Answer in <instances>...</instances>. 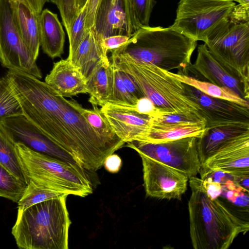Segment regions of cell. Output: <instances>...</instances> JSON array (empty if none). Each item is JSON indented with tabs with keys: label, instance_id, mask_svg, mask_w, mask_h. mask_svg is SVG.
Listing matches in <instances>:
<instances>
[{
	"label": "cell",
	"instance_id": "obj_1",
	"mask_svg": "<svg viewBox=\"0 0 249 249\" xmlns=\"http://www.w3.org/2000/svg\"><path fill=\"white\" fill-rule=\"evenodd\" d=\"M5 76L23 115L79 166L96 171L122 147L95 131L80 112L77 101L66 99L45 82L12 70Z\"/></svg>",
	"mask_w": 249,
	"mask_h": 249
},
{
	"label": "cell",
	"instance_id": "obj_2",
	"mask_svg": "<svg viewBox=\"0 0 249 249\" xmlns=\"http://www.w3.org/2000/svg\"><path fill=\"white\" fill-rule=\"evenodd\" d=\"M189 179L192 193L188 208L193 248L228 249L239 234L249 231V223L233 214L219 197L208 195L201 179Z\"/></svg>",
	"mask_w": 249,
	"mask_h": 249
},
{
	"label": "cell",
	"instance_id": "obj_3",
	"mask_svg": "<svg viewBox=\"0 0 249 249\" xmlns=\"http://www.w3.org/2000/svg\"><path fill=\"white\" fill-rule=\"evenodd\" d=\"M63 194L18 213L12 229L18 247L24 249H68L71 224Z\"/></svg>",
	"mask_w": 249,
	"mask_h": 249
},
{
	"label": "cell",
	"instance_id": "obj_4",
	"mask_svg": "<svg viewBox=\"0 0 249 249\" xmlns=\"http://www.w3.org/2000/svg\"><path fill=\"white\" fill-rule=\"evenodd\" d=\"M197 41L171 26H142L120 47L140 62L186 74Z\"/></svg>",
	"mask_w": 249,
	"mask_h": 249
},
{
	"label": "cell",
	"instance_id": "obj_5",
	"mask_svg": "<svg viewBox=\"0 0 249 249\" xmlns=\"http://www.w3.org/2000/svg\"><path fill=\"white\" fill-rule=\"evenodd\" d=\"M111 52V64L118 70L130 74L144 97L161 112H194L201 115L199 106L186 96L183 83L170 75L167 71L138 62L120 48Z\"/></svg>",
	"mask_w": 249,
	"mask_h": 249
},
{
	"label": "cell",
	"instance_id": "obj_6",
	"mask_svg": "<svg viewBox=\"0 0 249 249\" xmlns=\"http://www.w3.org/2000/svg\"><path fill=\"white\" fill-rule=\"evenodd\" d=\"M15 149L27 184L32 181L62 194L82 197L93 193L90 178L77 164L37 152L20 142L15 143Z\"/></svg>",
	"mask_w": 249,
	"mask_h": 249
},
{
	"label": "cell",
	"instance_id": "obj_7",
	"mask_svg": "<svg viewBox=\"0 0 249 249\" xmlns=\"http://www.w3.org/2000/svg\"><path fill=\"white\" fill-rule=\"evenodd\" d=\"M203 42L216 59L249 81V22L233 23L225 19Z\"/></svg>",
	"mask_w": 249,
	"mask_h": 249
},
{
	"label": "cell",
	"instance_id": "obj_8",
	"mask_svg": "<svg viewBox=\"0 0 249 249\" xmlns=\"http://www.w3.org/2000/svg\"><path fill=\"white\" fill-rule=\"evenodd\" d=\"M235 5L231 0H180L173 29L197 41L223 20Z\"/></svg>",
	"mask_w": 249,
	"mask_h": 249
},
{
	"label": "cell",
	"instance_id": "obj_9",
	"mask_svg": "<svg viewBox=\"0 0 249 249\" xmlns=\"http://www.w3.org/2000/svg\"><path fill=\"white\" fill-rule=\"evenodd\" d=\"M197 140L188 137L160 143L132 141L127 142L126 146L177 169L189 179L196 177L202 167Z\"/></svg>",
	"mask_w": 249,
	"mask_h": 249
},
{
	"label": "cell",
	"instance_id": "obj_10",
	"mask_svg": "<svg viewBox=\"0 0 249 249\" xmlns=\"http://www.w3.org/2000/svg\"><path fill=\"white\" fill-rule=\"evenodd\" d=\"M0 62L9 70L41 79L36 60L24 43L15 24L10 0H0Z\"/></svg>",
	"mask_w": 249,
	"mask_h": 249
},
{
	"label": "cell",
	"instance_id": "obj_11",
	"mask_svg": "<svg viewBox=\"0 0 249 249\" xmlns=\"http://www.w3.org/2000/svg\"><path fill=\"white\" fill-rule=\"evenodd\" d=\"M143 186L147 196L160 199L181 200L188 178L164 163L142 154Z\"/></svg>",
	"mask_w": 249,
	"mask_h": 249
},
{
	"label": "cell",
	"instance_id": "obj_12",
	"mask_svg": "<svg viewBox=\"0 0 249 249\" xmlns=\"http://www.w3.org/2000/svg\"><path fill=\"white\" fill-rule=\"evenodd\" d=\"M186 96L198 105L206 121V129L215 127L249 124V107L229 100L209 96L183 83Z\"/></svg>",
	"mask_w": 249,
	"mask_h": 249
},
{
	"label": "cell",
	"instance_id": "obj_13",
	"mask_svg": "<svg viewBox=\"0 0 249 249\" xmlns=\"http://www.w3.org/2000/svg\"><path fill=\"white\" fill-rule=\"evenodd\" d=\"M140 27L131 0H101L92 29L101 39L116 35L131 37Z\"/></svg>",
	"mask_w": 249,
	"mask_h": 249
},
{
	"label": "cell",
	"instance_id": "obj_14",
	"mask_svg": "<svg viewBox=\"0 0 249 249\" xmlns=\"http://www.w3.org/2000/svg\"><path fill=\"white\" fill-rule=\"evenodd\" d=\"M189 71L199 74L218 86L229 88L249 101V81L216 59L204 43L198 46L196 61L190 65L187 73Z\"/></svg>",
	"mask_w": 249,
	"mask_h": 249
},
{
	"label": "cell",
	"instance_id": "obj_15",
	"mask_svg": "<svg viewBox=\"0 0 249 249\" xmlns=\"http://www.w3.org/2000/svg\"><path fill=\"white\" fill-rule=\"evenodd\" d=\"M116 135L125 143L142 141L151 126V117L135 106L107 103L100 108Z\"/></svg>",
	"mask_w": 249,
	"mask_h": 249
},
{
	"label": "cell",
	"instance_id": "obj_16",
	"mask_svg": "<svg viewBox=\"0 0 249 249\" xmlns=\"http://www.w3.org/2000/svg\"><path fill=\"white\" fill-rule=\"evenodd\" d=\"M0 122L9 132L16 142H22L37 152L76 164L70 156L43 134L23 115L5 118L0 120Z\"/></svg>",
	"mask_w": 249,
	"mask_h": 249
},
{
	"label": "cell",
	"instance_id": "obj_17",
	"mask_svg": "<svg viewBox=\"0 0 249 249\" xmlns=\"http://www.w3.org/2000/svg\"><path fill=\"white\" fill-rule=\"evenodd\" d=\"M233 177L249 176V132L242 134L209 158L201 167Z\"/></svg>",
	"mask_w": 249,
	"mask_h": 249
},
{
	"label": "cell",
	"instance_id": "obj_18",
	"mask_svg": "<svg viewBox=\"0 0 249 249\" xmlns=\"http://www.w3.org/2000/svg\"><path fill=\"white\" fill-rule=\"evenodd\" d=\"M45 82L64 97L88 93L85 77L68 58L54 63Z\"/></svg>",
	"mask_w": 249,
	"mask_h": 249
},
{
	"label": "cell",
	"instance_id": "obj_19",
	"mask_svg": "<svg viewBox=\"0 0 249 249\" xmlns=\"http://www.w3.org/2000/svg\"><path fill=\"white\" fill-rule=\"evenodd\" d=\"M14 19L20 35L35 60L39 52V16L26 0H10Z\"/></svg>",
	"mask_w": 249,
	"mask_h": 249
},
{
	"label": "cell",
	"instance_id": "obj_20",
	"mask_svg": "<svg viewBox=\"0 0 249 249\" xmlns=\"http://www.w3.org/2000/svg\"><path fill=\"white\" fill-rule=\"evenodd\" d=\"M249 132V124L226 125L206 129L197 138V146L202 166L207 159L237 137Z\"/></svg>",
	"mask_w": 249,
	"mask_h": 249
},
{
	"label": "cell",
	"instance_id": "obj_21",
	"mask_svg": "<svg viewBox=\"0 0 249 249\" xmlns=\"http://www.w3.org/2000/svg\"><path fill=\"white\" fill-rule=\"evenodd\" d=\"M40 45L43 52L53 59L64 53L65 33L57 15L48 9L39 16Z\"/></svg>",
	"mask_w": 249,
	"mask_h": 249
},
{
	"label": "cell",
	"instance_id": "obj_22",
	"mask_svg": "<svg viewBox=\"0 0 249 249\" xmlns=\"http://www.w3.org/2000/svg\"><path fill=\"white\" fill-rule=\"evenodd\" d=\"M101 40L92 28L87 30L74 53L68 57L85 78L100 61L109 59L103 51Z\"/></svg>",
	"mask_w": 249,
	"mask_h": 249
},
{
	"label": "cell",
	"instance_id": "obj_23",
	"mask_svg": "<svg viewBox=\"0 0 249 249\" xmlns=\"http://www.w3.org/2000/svg\"><path fill=\"white\" fill-rule=\"evenodd\" d=\"M113 67L109 60H102L86 78L89 101L92 106L107 103L112 85Z\"/></svg>",
	"mask_w": 249,
	"mask_h": 249
},
{
	"label": "cell",
	"instance_id": "obj_24",
	"mask_svg": "<svg viewBox=\"0 0 249 249\" xmlns=\"http://www.w3.org/2000/svg\"><path fill=\"white\" fill-rule=\"evenodd\" d=\"M206 129V122L183 125H151L141 142L160 143L185 137H200Z\"/></svg>",
	"mask_w": 249,
	"mask_h": 249
},
{
	"label": "cell",
	"instance_id": "obj_25",
	"mask_svg": "<svg viewBox=\"0 0 249 249\" xmlns=\"http://www.w3.org/2000/svg\"><path fill=\"white\" fill-rule=\"evenodd\" d=\"M167 72L181 82L190 85L209 96L229 100L249 107V101L242 98L229 88L221 87L209 82L201 81L181 73H175L168 71Z\"/></svg>",
	"mask_w": 249,
	"mask_h": 249
},
{
	"label": "cell",
	"instance_id": "obj_26",
	"mask_svg": "<svg viewBox=\"0 0 249 249\" xmlns=\"http://www.w3.org/2000/svg\"><path fill=\"white\" fill-rule=\"evenodd\" d=\"M15 143L9 132L0 122V164L27 184L18 159Z\"/></svg>",
	"mask_w": 249,
	"mask_h": 249
},
{
	"label": "cell",
	"instance_id": "obj_27",
	"mask_svg": "<svg viewBox=\"0 0 249 249\" xmlns=\"http://www.w3.org/2000/svg\"><path fill=\"white\" fill-rule=\"evenodd\" d=\"M97 107L95 106H93L92 109H87L79 104L78 108L87 122L100 136L122 147L125 142L116 135L100 108Z\"/></svg>",
	"mask_w": 249,
	"mask_h": 249
},
{
	"label": "cell",
	"instance_id": "obj_28",
	"mask_svg": "<svg viewBox=\"0 0 249 249\" xmlns=\"http://www.w3.org/2000/svg\"><path fill=\"white\" fill-rule=\"evenodd\" d=\"M27 184L0 164V196L18 203Z\"/></svg>",
	"mask_w": 249,
	"mask_h": 249
},
{
	"label": "cell",
	"instance_id": "obj_29",
	"mask_svg": "<svg viewBox=\"0 0 249 249\" xmlns=\"http://www.w3.org/2000/svg\"><path fill=\"white\" fill-rule=\"evenodd\" d=\"M63 195L58 192L41 187L29 181L21 198L18 202V213L44 201Z\"/></svg>",
	"mask_w": 249,
	"mask_h": 249
},
{
	"label": "cell",
	"instance_id": "obj_30",
	"mask_svg": "<svg viewBox=\"0 0 249 249\" xmlns=\"http://www.w3.org/2000/svg\"><path fill=\"white\" fill-rule=\"evenodd\" d=\"M23 115L20 105L12 93L6 76L0 78V120Z\"/></svg>",
	"mask_w": 249,
	"mask_h": 249
},
{
	"label": "cell",
	"instance_id": "obj_31",
	"mask_svg": "<svg viewBox=\"0 0 249 249\" xmlns=\"http://www.w3.org/2000/svg\"><path fill=\"white\" fill-rule=\"evenodd\" d=\"M112 65L113 67L112 85L107 103L124 106H135L138 100L127 91L122 81L119 71L112 64Z\"/></svg>",
	"mask_w": 249,
	"mask_h": 249
},
{
	"label": "cell",
	"instance_id": "obj_32",
	"mask_svg": "<svg viewBox=\"0 0 249 249\" xmlns=\"http://www.w3.org/2000/svg\"><path fill=\"white\" fill-rule=\"evenodd\" d=\"M87 12V3L78 13L72 23L68 36L69 40L68 58H71L73 55L85 36L86 32L85 23Z\"/></svg>",
	"mask_w": 249,
	"mask_h": 249
},
{
	"label": "cell",
	"instance_id": "obj_33",
	"mask_svg": "<svg viewBox=\"0 0 249 249\" xmlns=\"http://www.w3.org/2000/svg\"><path fill=\"white\" fill-rule=\"evenodd\" d=\"M55 5L59 10L63 24L68 36L72 23L78 14L75 0H57Z\"/></svg>",
	"mask_w": 249,
	"mask_h": 249
},
{
	"label": "cell",
	"instance_id": "obj_34",
	"mask_svg": "<svg viewBox=\"0 0 249 249\" xmlns=\"http://www.w3.org/2000/svg\"><path fill=\"white\" fill-rule=\"evenodd\" d=\"M138 21L142 26H148L154 0H131Z\"/></svg>",
	"mask_w": 249,
	"mask_h": 249
},
{
	"label": "cell",
	"instance_id": "obj_35",
	"mask_svg": "<svg viewBox=\"0 0 249 249\" xmlns=\"http://www.w3.org/2000/svg\"><path fill=\"white\" fill-rule=\"evenodd\" d=\"M229 20L233 23L249 22V3L235 4L230 13Z\"/></svg>",
	"mask_w": 249,
	"mask_h": 249
},
{
	"label": "cell",
	"instance_id": "obj_36",
	"mask_svg": "<svg viewBox=\"0 0 249 249\" xmlns=\"http://www.w3.org/2000/svg\"><path fill=\"white\" fill-rule=\"evenodd\" d=\"M130 38V36H126L116 35L102 39L101 45L104 53L107 55L108 51L121 47L126 43Z\"/></svg>",
	"mask_w": 249,
	"mask_h": 249
},
{
	"label": "cell",
	"instance_id": "obj_37",
	"mask_svg": "<svg viewBox=\"0 0 249 249\" xmlns=\"http://www.w3.org/2000/svg\"><path fill=\"white\" fill-rule=\"evenodd\" d=\"M119 72L125 88L132 96L138 100L144 97L136 82L130 74L121 71Z\"/></svg>",
	"mask_w": 249,
	"mask_h": 249
},
{
	"label": "cell",
	"instance_id": "obj_38",
	"mask_svg": "<svg viewBox=\"0 0 249 249\" xmlns=\"http://www.w3.org/2000/svg\"><path fill=\"white\" fill-rule=\"evenodd\" d=\"M135 108L140 113L149 115L153 117L160 112V109L156 107L153 102L146 97L140 99Z\"/></svg>",
	"mask_w": 249,
	"mask_h": 249
},
{
	"label": "cell",
	"instance_id": "obj_39",
	"mask_svg": "<svg viewBox=\"0 0 249 249\" xmlns=\"http://www.w3.org/2000/svg\"><path fill=\"white\" fill-rule=\"evenodd\" d=\"M100 1L101 0H88L86 31L93 28L96 11Z\"/></svg>",
	"mask_w": 249,
	"mask_h": 249
},
{
	"label": "cell",
	"instance_id": "obj_40",
	"mask_svg": "<svg viewBox=\"0 0 249 249\" xmlns=\"http://www.w3.org/2000/svg\"><path fill=\"white\" fill-rule=\"evenodd\" d=\"M122 165V160L117 154L114 153L108 156L105 160L104 165L105 169L109 172H118Z\"/></svg>",
	"mask_w": 249,
	"mask_h": 249
},
{
	"label": "cell",
	"instance_id": "obj_41",
	"mask_svg": "<svg viewBox=\"0 0 249 249\" xmlns=\"http://www.w3.org/2000/svg\"><path fill=\"white\" fill-rule=\"evenodd\" d=\"M32 8L38 14L43 10V8L47 0H26Z\"/></svg>",
	"mask_w": 249,
	"mask_h": 249
},
{
	"label": "cell",
	"instance_id": "obj_42",
	"mask_svg": "<svg viewBox=\"0 0 249 249\" xmlns=\"http://www.w3.org/2000/svg\"><path fill=\"white\" fill-rule=\"evenodd\" d=\"M88 0H75L76 7L78 13L86 5Z\"/></svg>",
	"mask_w": 249,
	"mask_h": 249
},
{
	"label": "cell",
	"instance_id": "obj_43",
	"mask_svg": "<svg viewBox=\"0 0 249 249\" xmlns=\"http://www.w3.org/2000/svg\"><path fill=\"white\" fill-rule=\"evenodd\" d=\"M57 0H47V2H52L54 4H56Z\"/></svg>",
	"mask_w": 249,
	"mask_h": 249
},
{
	"label": "cell",
	"instance_id": "obj_44",
	"mask_svg": "<svg viewBox=\"0 0 249 249\" xmlns=\"http://www.w3.org/2000/svg\"><path fill=\"white\" fill-rule=\"evenodd\" d=\"M232 0L233 1H236L237 0Z\"/></svg>",
	"mask_w": 249,
	"mask_h": 249
}]
</instances>
